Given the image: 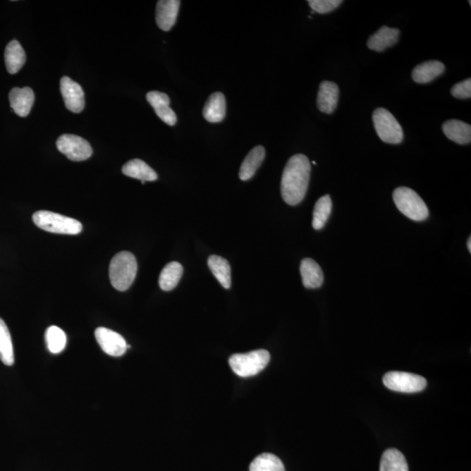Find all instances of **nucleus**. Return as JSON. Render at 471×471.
Wrapping results in <instances>:
<instances>
[{"mask_svg": "<svg viewBox=\"0 0 471 471\" xmlns=\"http://www.w3.org/2000/svg\"><path fill=\"white\" fill-rule=\"evenodd\" d=\"M310 174L311 164L305 154H295L287 161L281 180V195L287 204L295 206L303 201Z\"/></svg>", "mask_w": 471, "mask_h": 471, "instance_id": "obj_1", "label": "nucleus"}, {"mask_svg": "<svg viewBox=\"0 0 471 471\" xmlns=\"http://www.w3.org/2000/svg\"><path fill=\"white\" fill-rule=\"evenodd\" d=\"M137 268V261L133 253H117L109 266V279L112 286L120 292L127 290L135 281Z\"/></svg>", "mask_w": 471, "mask_h": 471, "instance_id": "obj_2", "label": "nucleus"}, {"mask_svg": "<svg viewBox=\"0 0 471 471\" xmlns=\"http://www.w3.org/2000/svg\"><path fill=\"white\" fill-rule=\"evenodd\" d=\"M393 200L397 209L407 218L415 222H421L429 218V209L425 202L410 188H397L393 191Z\"/></svg>", "mask_w": 471, "mask_h": 471, "instance_id": "obj_3", "label": "nucleus"}, {"mask_svg": "<svg viewBox=\"0 0 471 471\" xmlns=\"http://www.w3.org/2000/svg\"><path fill=\"white\" fill-rule=\"evenodd\" d=\"M32 220L40 229L51 233L77 235L82 231V224L78 220L54 212H37Z\"/></svg>", "mask_w": 471, "mask_h": 471, "instance_id": "obj_4", "label": "nucleus"}, {"mask_svg": "<svg viewBox=\"0 0 471 471\" xmlns=\"http://www.w3.org/2000/svg\"><path fill=\"white\" fill-rule=\"evenodd\" d=\"M271 359L269 352L260 349L247 353H237L229 360L231 369L241 377H253L266 369Z\"/></svg>", "mask_w": 471, "mask_h": 471, "instance_id": "obj_5", "label": "nucleus"}, {"mask_svg": "<svg viewBox=\"0 0 471 471\" xmlns=\"http://www.w3.org/2000/svg\"><path fill=\"white\" fill-rule=\"evenodd\" d=\"M375 131L382 142L399 145L403 141V130L398 121L389 110L379 108L373 114Z\"/></svg>", "mask_w": 471, "mask_h": 471, "instance_id": "obj_6", "label": "nucleus"}, {"mask_svg": "<svg viewBox=\"0 0 471 471\" xmlns=\"http://www.w3.org/2000/svg\"><path fill=\"white\" fill-rule=\"evenodd\" d=\"M384 384L390 390L400 393H417L427 387V381L421 375L392 371L386 374Z\"/></svg>", "mask_w": 471, "mask_h": 471, "instance_id": "obj_7", "label": "nucleus"}, {"mask_svg": "<svg viewBox=\"0 0 471 471\" xmlns=\"http://www.w3.org/2000/svg\"><path fill=\"white\" fill-rule=\"evenodd\" d=\"M56 145L60 152L73 161L87 160L93 154L90 143L78 135H62L58 138Z\"/></svg>", "mask_w": 471, "mask_h": 471, "instance_id": "obj_8", "label": "nucleus"}, {"mask_svg": "<svg viewBox=\"0 0 471 471\" xmlns=\"http://www.w3.org/2000/svg\"><path fill=\"white\" fill-rule=\"evenodd\" d=\"M95 338L103 352L113 357H120L126 353L128 345L125 338L115 331L98 327L95 330Z\"/></svg>", "mask_w": 471, "mask_h": 471, "instance_id": "obj_9", "label": "nucleus"}, {"mask_svg": "<svg viewBox=\"0 0 471 471\" xmlns=\"http://www.w3.org/2000/svg\"><path fill=\"white\" fill-rule=\"evenodd\" d=\"M61 92L66 106L70 111L79 114L85 106V95L82 87L68 76L61 80Z\"/></svg>", "mask_w": 471, "mask_h": 471, "instance_id": "obj_10", "label": "nucleus"}, {"mask_svg": "<svg viewBox=\"0 0 471 471\" xmlns=\"http://www.w3.org/2000/svg\"><path fill=\"white\" fill-rule=\"evenodd\" d=\"M180 5L179 0H160L157 2L156 21L158 27L168 32L174 27L178 18Z\"/></svg>", "mask_w": 471, "mask_h": 471, "instance_id": "obj_11", "label": "nucleus"}, {"mask_svg": "<svg viewBox=\"0 0 471 471\" xmlns=\"http://www.w3.org/2000/svg\"><path fill=\"white\" fill-rule=\"evenodd\" d=\"M35 95L32 88L14 87L9 94L11 108L20 117H27L34 106Z\"/></svg>", "mask_w": 471, "mask_h": 471, "instance_id": "obj_12", "label": "nucleus"}, {"mask_svg": "<svg viewBox=\"0 0 471 471\" xmlns=\"http://www.w3.org/2000/svg\"><path fill=\"white\" fill-rule=\"evenodd\" d=\"M147 101L153 106L154 112L164 123L174 126L178 121L176 113L169 106V97L161 92L152 91L147 94Z\"/></svg>", "mask_w": 471, "mask_h": 471, "instance_id": "obj_13", "label": "nucleus"}, {"mask_svg": "<svg viewBox=\"0 0 471 471\" xmlns=\"http://www.w3.org/2000/svg\"><path fill=\"white\" fill-rule=\"evenodd\" d=\"M338 94H340V90L336 83L329 82V80L322 82L317 97L319 111L329 114V115L333 114L337 108Z\"/></svg>", "mask_w": 471, "mask_h": 471, "instance_id": "obj_14", "label": "nucleus"}, {"mask_svg": "<svg viewBox=\"0 0 471 471\" xmlns=\"http://www.w3.org/2000/svg\"><path fill=\"white\" fill-rule=\"evenodd\" d=\"M226 115V101L222 93L216 92L205 103L202 116L209 123H221Z\"/></svg>", "mask_w": 471, "mask_h": 471, "instance_id": "obj_15", "label": "nucleus"}, {"mask_svg": "<svg viewBox=\"0 0 471 471\" xmlns=\"http://www.w3.org/2000/svg\"><path fill=\"white\" fill-rule=\"evenodd\" d=\"M399 35V29L382 27L370 37L367 47L371 50L384 51L398 42Z\"/></svg>", "mask_w": 471, "mask_h": 471, "instance_id": "obj_16", "label": "nucleus"}, {"mask_svg": "<svg viewBox=\"0 0 471 471\" xmlns=\"http://www.w3.org/2000/svg\"><path fill=\"white\" fill-rule=\"evenodd\" d=\"M300 274L305 288L316 289L323 285V271L314 259H304L302 260L300 264Z\"/></svg>", "mask_w": 471, "mask_h": 471, "instance_id": "obj_17", "label": "nucleus"}, {"mask_svg": "<svg viewBox=\"0 0 471 471\" xmlns=\"http://www.w3.org/2000/svg\"><path fill=\"white\" fill-rule=\"evenodd\" d=\"M123 173L130 178L141 180L142 185L146 182L156 181L158 178L157 172L145 161L140 159H133L125 164Z\"/></svg>", "mask_w": 471, "mask_h": 471, "instance_id": "obj_18", "label": "nucleus"}, {"mask_svg": "<svg viewBox=\"0 0 471 471\" xmlns=\"http://www.w3.org/2000/svg\"><path fill=\"white\" fill-rule=\"evenodd\" d=\"M443 131L447 138L458 145H469L471 142L470 125L462 121H447L443 125Z\"/></svg>", "mask_w": 471, "mask_h": 471, "instance_id": "obj_19", "label": "nucleus"}, {"mask_svg": "<svg viewBox=\"0 0 471 471\" xmlns=\"http://www.w3.org/2000/svg\"><path fill=\"white\" fill-rule=\"evenodd\" d=\"M266 157V149L263 146H257L249 152L243 161L240 171H239V178L242 181H247L255 175L257 169L262 164Z\"/></svg>", "mask_w": 471, "mask_h": 471, "instance_id": "obj_20", "label": "nucleus"}, {"mask_svg": "<svg viewBox=\"0 0 471 471\" xmlns=\"http://www.w3.org/2000/svg\"><path fill=\"white\" fill-rule=\"evenodd\" d=\"M444 71L445 66L441 61H426L415 68L412 73V78L417 83H429L440 76Z\"/></svg>", "mask_w": 471, "mask_h": 471, "instance_id": "obj_21", "label": "nucleus"}, {"mask_svg": "<svg viewBox=\"0 0 471 471\" xmlns=\"http://www.w3.org/2000/svg\"><path fill=\"white\" fill-rule=\"evenodd\" d=\"M27 60L25 50L18 40H12L6 47L5 61L11 75H16L23 67Z\"/></svg>", "mask_w": 471, "mask_h": 471, "instance_id": "obj_22", "label": "nucleus"}, {"mask_svg": "<svg viewBox=\"0 0 471 471\" xmlns=\"http://www.w3.org/2000/svg\"><path fill=\"white\" fill-rule=\"evenodd\" d=\"M208 266L221 286L230 289L231 286V266L224 257L212 255L208 259Z\"/></svg>", "mask_w": 471, "mask_h": 471, "instance_id": "obj_23", "label": "nucleus"}, {"mask_svg": "<svg viewBox=\"0 0 471 471\" xmlns=\"http://www.w3.org/2000/svg\"><path fill=\"white\" fill-rule=\"evenodd\" d=\"M183 274V267L178 262H171L161 271L159 277V286L165 292H169L178 285Z\"/></svg>", "mask_w": 471, "mask_h": 471, "instance_id": "obj_24", "label": "nucleus"}, {"mask_svg": "<svg viewBox=\"0 0 471 471\" xmlns=\"http://www.w3.org/2000/svg\"><path fill=\"white\" fill-rule=\"evenodd\" d=\"M380 471H408L406 458L396 448H389L381 456Z\"/></svg>", "mask_w": 471, "mask_h": 471, "instance_id": "obj_25", "label": "nucleus"}, {"mask_svg": "<svg viewBox=\"0 0 471 471\" xmlns=\"http://www.w3.org/2000/svg\"><path fill=\"white\" fill-rule=\"evenodd\" d=\"M333 202L329 195L320 197L316 202L312 216V227L316 231L323 229L332 212Z\"/></svg>", "mask_w": 471, "mask_h": 471, "instance_id": "obj_26", "label": "nucleus"}, {"mask_svg": "<svg viewBox=\"0 0 471 471\" xmlns=\"http://www.w3.org/2000/svg\"><path fill=\"white\" fill-rule=\"evenodd\" d=\"M0 360L6 366H13L14 352L8 327L0 318Z\"/></svg>", "mask_w": 471, "mask_h": 471, "instance_id": "obj_27", "label": "nucleus"}, {"mask_svg": "<svg viewBox=\"0 0 471 471\" xmlns=\"http://www.w3.org/2000/svg\"><path fill=\"white\" fill-rule=\"evenodd\" d=\"M250 471H286L281 459L274 454L264 453L257 456L250 465Z\"/></svg>", "mask_w": 471, "mask_h": 471, "instance_id": "obj_28", "label": "nucleus"}, {"mask_svg": "<svg viewBox=\"0 0 471 471\" xmlns=\"http://www.w3.org/2000/svg\"><path fill=\"white\" fill-rule=\"evenodd\" d=\"M46 341L49 350L58 355L64 350L67 345V336L60 327L51 326L47 330Z\"/></svg>", "mask_w": 471, "mask_h": 471, "instance_id": "obj_29", "label": "nucleus"}, {"mask_svg": "<svg viewBox=\"0 0 471 471\" xmlns=\"http://www.w3.org/2000/svg\"><path fill=\"white\" fill-rule=\"evenodd\" d=\"M341 0H309L308 4L314 13L325 14L341 6Z\"/></svg>", "mask_w": 471, "mask_h": 471, "instance_id": "obj_30", "label": "nucleus"}, {"mask_svg": "<svg viewBox=\"0 0 471 471\" xmlns=\"http://www.w3.org/2000/svg\"><path fill=\"white\" fill-rule=\"evenodd\" d=\"M451 94L455 98L470 99L471 97V79L455 84L452 87Z\"/></svg>", "mask_w": 471, "mask_h": 471, "instance_id": "obj_31", "label": "nucleus"}, {"mask_svg": "<svg viewBox=\"0 0 471 471\" xmlns=\"http://www.w3.org/2000/svg\"><path fill=\"white\" fill-rule=\"evenodd\" d=\"M467 246H468L469 252H471V238L470 237L468 239V242H467Z\"/></svg>", "mask_w": 471, "mask_h": 471, "instance_id": "obj_32", "label": "nucleus"}]
</instances>
